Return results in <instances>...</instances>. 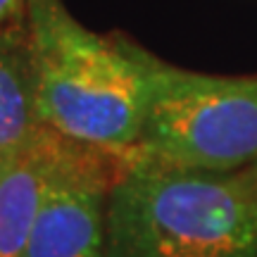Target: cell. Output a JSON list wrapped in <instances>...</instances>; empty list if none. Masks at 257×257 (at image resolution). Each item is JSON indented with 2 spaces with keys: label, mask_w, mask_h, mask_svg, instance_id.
Here are the masks:
<instances>
[{
  "label": "cell",
  "mask_w": 257,
  "mask_h": 257,
  "mask_svg": "<svg viewBox=\"0 0 257 257\" xmlns=\"http://www.w3.org/2000/svg\"><path fill=\"white\" fill-rule=\"evenodd\" d=\"M27 27L46 128L81 146L136 155L155 55L128 38L91 31L62 0H31Z\"/></svg>",
  "instance_id": "1"
},
{
  "label": "cell",
  "mask_w": 257,
  "mask_h": 257,
  "mask_svg": "<svg viewBox=\"0 0 257 257\" xmlns=\"http://www.w3.org/2000/svg\"><path fill=\"white\" fill-rule=\"evenodd\" d=\"M107 257H257V191L243 172L134 155L105 207Z\"/></svg>",
  "instance_id": "2"
},
{
  "label": "cell",
  "mask_w": 257,
  "mask_h": 257,
  "mask_svg": "<svg viewBox=\"0 0 257 257\" xmlns=\"http://www.w3.org/2000/svg\"><path fill=\"white\" fill-rule=\"evenodd\" d=\"M138 157L200 172L257 162V76H221L155 57Z\"/></svg>",
  "instance_id": "3"
},
{
  "label": "cell",
  "mask_w": 257,
  "mask_h": 257,
  "mask_svg": "<svg viewBox=\"0 0 257 257\" xmlns=\"http://www.w3.org/2000/svg\"><path fill=\"white\" fill-rule=\"evenodd\" d=\"M134 155L69 141L48 186L24 257H107L105 207Z\"/></svg>",
  "instance_id": "4"
},
{
  "label": "cell",
  "mask_w": 257,
  "mask_h": 257,
  "mask_svg": "<svg viewBox=\"0 0 257 257\" xmlns=\"http://www.w3.org/2000/svg\"><path fill=\"white\" fill-rule=\"evenodd\" d=\"M69 138L48 131L38 143L0 165V257H24L48 186Z\"/></svg>",
  "instance_id": "5"
},
{
  "label": "cell",
  "mask_w": 257,
  "mask_h": 257,
  "mask_svg": "<svg viewBox=\"0 0 257 257\" xmlns=\"http://www.w3.org/2000/svg\"><path fill=\"white\" fill-rule=\"evenodd\" d=\"M41 121L27 17L0 29V165L38 143Z\"/></svg>",
  "instance_id": "6"
},
{
  "label": "cell",
  "mask_w": 257,
  "mask_h": 257,
  "mask_svg": "<svg viewBox=\"0 0 257 257\" xmlns=\"http://www.w3.org/2000/svg\"><path fill=\"white\" fill-rule=\"evenodd\" d=\"M31 0H0V29L27 17Z\"/></svg>",
  "instance_id": "7"
},
{
  "label": "cell",
  "mask_w": 257,
  "mask_h": 257,
  "mask_svg": "<svg viewBox=\"0 0 257 257\" xmlns=\"http://www.w3.org/2000/svg\"><path fill=\"white\" fill-rule=\"evenodd\" d=\"M240 172H243V176L248 179V184L257 191V162H252L250 167H245V169H240Z\"/></svg>",
  "instance_id": "8"
}]
</instances>
